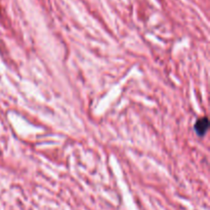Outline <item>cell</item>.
<instances>
[{
    "mask_svg": "<svg viewBox=\"0 0 210 210\" xmlns=\"http://www.w3.org/2000/svg\"><path fill=\"white\" fill-rule=\"evenodd\" d=\"M209 128V120L207 117H203L198 119L196 124L194 126V129L196 131V133L199 136H204L207 133Z\"/></svg>",
    "mask_w": 210,
    "mask_h": 210,
    "instance_id": "6da1fadb",
    "label": "cell"
}]
</instances>
